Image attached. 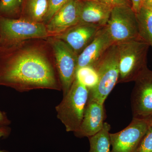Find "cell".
I'll use <instances>...</instances> for the list:
<instances>
[{"instance_id": "1", "label": "cell", "mask_w": 152, "mask_h": 152, "mask_svg": "<svg viewBox=\"0 0 152 152\" xmlns=\"http://www.w3.org/2000/svg\"><path fill=\"white\" fill-rule=\"evenodd\" d=\"M0 86L20 92L37 89L62 91L48 38L0 47Z\"/></svg>"}, {"instance_id": "2", "label": "cell", "mask_w": 152, "mask_h": 152, "mask_svg": "<svg viewBox=\"0 0 152 152\" xmlns=\"http://www.w3.org/2000/svg\"><path fill=\"white\" fill-rule=\"evenodd\" d=\"M116 44L119 66L118 83L134 81L147 67V54L150 45L140 38Z\"/></svg>"}, {"instance_id": "3", "label": "cell", "mask_w": 152, "mask_h": 152, "mask_svg": "<svg viewBox=\"0 0 152 152\" xmlns=\"http://www.w3.org/2000/svg\"><path fill=\"white\" fill-rule=\"evenodd\" d=\"M89 96V90L75 79L67 94L56 107L58 118L67 132H75L81 124Z\"/></svg>"}, {"instance_id": "4", "label": "cell", "mask_w": 152, "mask_h": 152, "mask_svg": "<svg viewBox=\"0 0 152 152\" xmlns=\"http://www.w3.org/2000/svg\"><path fill=\"white\" fill-rule=\"evenodd\" d=\"M93 66L97 73L99 82L96 86L89 91L88 99L104 104L119 78L117 44L111 46Z\"/></svg>"}, {"instance_id": "5", "label": "cell", "mask_w": 152, "mask_h": 152, "mask_svg": "<svg viewBox=\"0 0 152 152\" xmlns=\"http://www.w3.org/2000/svg\"><path fill=\"white\" fill-rule=\"evenodd\" d=\"M51 37L43 23L0 16V47L11 46L31 39Z\"/></svg>"}, {"instance_id": "6", "label": "cell", "mask_w": 152, "mask_h": 152, "mask_svg": "<svg viewBox=\"0 0 152 152\" xmlns=\"http://www.w3.org/2000/svg\"><path fill=\"white\" fill-rule=\"evenodd\" d=\"M48 40L53 50L63 96H64L75 79L78 56L61 40L54 37H50Z\"/></svg>"}, {"instance_id": "7", "label": "cell", "mask_w": 152, "mask_h": 152, "mask_svg": "<svg viewBox=\"0 0 152 152\" xmlns=\"http://www.w3.org/2000/svg\"><path fill=\"white\" fill-rule=\"evenodd\" d=\"M107 27L115 44L140 38L137 16L131 6L113 8Z\"/></svg>"}, {"instance_id": "8", "label": "cell", "mask_w": 152, "mask_h": 152, "mask_svg": "<svg viewBox=\"0 0 152 152\" xmlns=\"http://www.w3.org/2000/svg\"><path fill=\"white\" fill-rule=\"evenodd\" d=\"M134 82L131 95L133 118H149L152 116V71L147 67Z\"/></svg>"}, {"instance_id": "9", "label": "cell", "mask_w": 152, "mask_h": 152, "mask_svg": "<svg viewBox=\"0 0 152 152\" xmlns=\"http://www.w3.org/2000/svg\"><path fill=\"white\" fill-rule=\"evenodd\" d=\"M150 118H133L130 124L122 130L110 133V152H135L149 128Z\"/></svg>"}, {"instance_id": "10", "label": "cell", "mask_w": 152, "mask_h": 152, "mask_svg": "<svg viewBox=\"0 0 152 152\" xmlns=\"http://www.w3.org/2000/svg\"><path fill=\"white\" fill-rule=\"evenodd\" d=\"M80 1L69 0L46 25L52 37L58 35L80 23Z\"/></svg>"}, {"instance_id": "11", "label": "cell", "mask_w": 152, "mask_h": 152, "mask_svg": "<svg viewBox=\"0 0 152 152\" xmlns=\"http://www.w3.org/2000/svg\"><path fill=\"white\" fill-rule=\"evenodd\" d=\"M101 27L79 23L54 37L64 42L79 56L93 40Z\"/></svg>"}, {"instance_id": "12", "label": "cell", "mask_w": 152, "mask_h": 152, "mask_svg": "<svg viewBox=\"0 0 152 152\" xmlns=\"http://www.w3.org/2000/svg\"><path fill=\"white\" fill-rule=\"evenodd\" d=\"M105 119L104 104L88 99L81 124L74 134L78 138L94 136L102 129Z\"/></svg>"}, {"instance_id": "13", "label": "cell", "mask_w": 152, "mask_h": 152, "mask_svg": "<svg viewBox=\"0 0 152 152\" xmlns=\"http://www.w3.org/2000/svg\"><path fill=\"white\" fill-rule=\"evenodd\" d=\"M115 44L107 25L102 27L91 43L78 56L77 69L85 66H93L111 46Z\"/></svg>"}, {"instance_id": "14", "label": "cell", "mask_w": 152, "mask_h": 152, "mask_svg": "<svg viewBox=\"0 0 152 152\" xmlns=\"http://www.w3.org/2000/svg\"><path fill=\"white\" fill-rule=\"evenodd\" d=\"M80 1V23L99 27L107 25L112 8L94 0Z\"/></svg>"}, {"instance_id": "15", "label": "cell", "mask_w": 152, "mask_h": 152, "mask_svg": "<svg viewBox=\"0 0 152 152\" xmlns=\"http://www.w3.org/2000/svg\"><path fill=\"white\" fill-rule=\"evenodd\" d=\"M48 9V0H24L20 18L43 23Z\"/></svg>"}, {"instance_id": "16", "label": "cell", "mask_w": 152, "mask_h": 152, "mask_svg": "<svg viewBox=\"0 0 152 152\" xmlns=\"http://www.w3.org/2000/svg\"><path fill=\"white\" fill-rule=\"evenodd\" d=\"M140 37L152 48V7L143 4L136 14Z\"/></svg>"}, {"instance_id": "17", "label": "cell", "mask_w": 152, "mask_h": 152, "mask_svg": "<svg viewBox=\"0 0 152 152\" xmlns=\"http://www.w3.org/2000/svg\"><path fill=\"white\" fill-rule=\"evenodd\" d=\"M110 125L104 122L102 129L99 132L88 137L90 145L88 152H110Z\"/></svg>"}, {"instance_id": "18", "label": "cell", "mask_w": 152, "mask_h": 152, "mask_svg": "<svg viewBox=\"0 0 152 152\" xmlns=\"http://www.w3.org/2000/svg\"><path fill=\"white\" fill-rule=\"evenodd\" d=\"M24 0H0V16L19 19L21 15Z\"/></svg>"}, {"instance_id": "19", "label": "cell", "mask_w": 152, "mask_h": 152, "mask_svg": "<svg viewBox=\"0 0 152 152\" xmlns=\"http://www.w3.org/2000/svg\"><path fill=\"white\" fill-rule=\"evenodd\" d=\"M75 77L89 91L96 86L99 82L97 73L92 66H85L77 69Z\"/></svg>"}, {"instance_id": "20", "label": "cell", "mask_w": 152, "mask_h": 152, "mask_svg": "<svg viewBox=\"0 0 152 152\" xmlns=\"http://www.w3.org/2000/svg\"><path fill=\"white\" fill-rule=\"evenodd\" d=\"M69 0H48V9L43 23L46 25L55 14Z\"/></svg>"}, {"instance_id": "21", "label": "cell", "mask_w": 152, "mask_h": 152, "mask_svg": "<svg viewBox=\"0 0 152 152\" xmlns=\"http://www.w3.org/2000/svg\"><path fill=\"white\" fill-rule=\"evenodd\" d=\"M135 152H152V128L150 126Z\"/></svg>"}, {"instance_id": "22", "label": "cell", "mask_w": 152, "mask_h": 152, "mask_svg": "<svg viewBox=\"0 0 152 152\" xmlns=\"http://www.w3.org/2000/svg\"><path fill=\"white\" fill-rule=\"evenodd\" d=\"M82 1V0H81ZM109 6L112 8L123 6H131L130 0H94Z\"/></svg>"}, {"instance_id": "23", "label": "cell", "mask_w": 152, "mask_h": 152, "mask_svg": "<svg viewBox=\"0 0 152 152\" xmlns=\"http://www.w3.org/2000/svg\"><path fill=\"white\" fill-rule=\"evenodd\" d=\"M132 8L136 14L137 13L143 4L144 0H130Z\"/></svg>"}, {"instance_id": "24", "label": "cell", "mask_w": 152, "mask_h": 152, "mask_svg": "<svg viewBox=\"0 0 152 152\" xmlns=\"http://www.w3.org/2000/svg\"><path fill=\"white\" fill-rule=\"evenodd\" d=\"M10 124V121L9 119L6 114L0 110V128L8 126Z\"/></svg>"}, {"instance_id": "25", "label": "cell", "mask_w": 152, "mask_h": 152, "mask_svg": "<svg viewBox=\"0 0 152 152\" xmlns=\"http://www.w3.org/2000/svg\"><path fill=\"white\" fill-rule=\"evenodd\" d=\"M10 128L8 126L0 128V139L2 137H6L10 135ZM0 152H9L4 150H0Z\"/></svg>"}, {"instance_id": "26", "label": "cell", "mask_w": 152, "mask_h": 152, "mask_svg": "<svg viewBox=\"0 0 152 152\" xmlns=\"http://www.w3.org/2000/svg\"><path fill=\"white\" fill-rule=\"evenodd\" d=\"M143 4H145L152 7V0H144Z\"/></svg>"}, {"instance_id": "27", "label": "cell", "mask_w": 152, "mask_h": 152, "mask_svg": "<svg viewBox=\"0 0 152 152\" xmlns=\"http://www.w3.org/2000/svg\"><path fill=\"white\" fill-rule=\"evenodd\" d=\"M150 126L152 128V116L150 118Z\"/></svg>"}, {"instance_id": "28", "label": "cell", "mask_w": 152, "mask_h": 152, "mask_svg": "<svg viewBox=\"0 0 152 152\" xmlns=\"http://www.w3.org/2000/svg\"><path fill=\"white\" fill-rule=\"evenodd\" d=\"M80 1H81V0H80Z\"/></svg>"}]
</instances>
